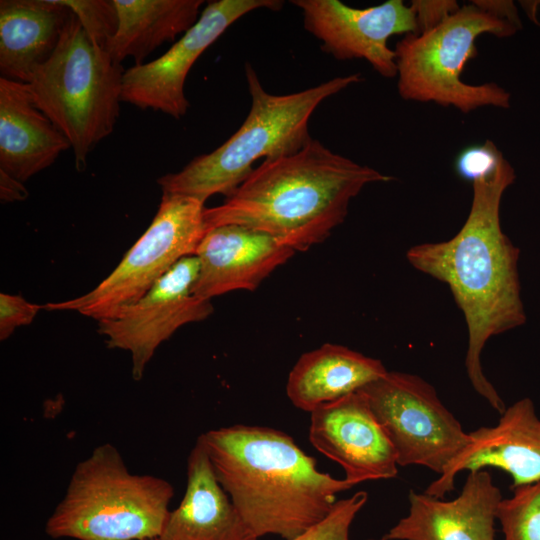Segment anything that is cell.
<instances>
[{
    "instance_id": "6da1fadb",
    "label": "cell",
    "mask_w": 540,
    "mask_h": 540,
    "mask_svg": "<svg viewBox=\"0 0 540 540\" xmlns=\"http://www.w3.org/2000/svg\"><path fill=\"white\" fill-rule=\"evenodd\" d=\"M515 172L503 157L490 173L472 182L468 217L449 240L412 246L408 262L445 284L468 330L465 368L473 389L499 414L506 409L482 369L487 341L526 322L518 270L520 250L502 231L500 205Z\"/></svg>"
},
{
    "instance_id": "7a4b0ae2",
    "label": "cell",
    "mask_w": 540,
    "mask_h": 540,
    "mask_svg": "<svg viewBox=\"0 0 540 540\" xmlns=\"http://www.w3.org/2000/svg\"><path fill=\"white\" fill-rule=\"evenodd\" d=\"M391 180L312 139L293 154L263 160L223 204L205 208V230L239 225L306 251L344 221L366 185Z\"/></svg>"
},
{
    "instance_id": "3957f363",
    "label": "cell",
    "mask_w": 540,
    "mask_h": 540,
    "mask_svg": "<svg viewBox=\"0 0 540 540\" xmlns=\"http://www.w3.org/2000/svg\"><path fill=\"white\" fill-rule=\"evenodd\" d=\"M200 436L217 480L257 538L298 536L353 487L319 471L315 458L280 430L235 424Z\"/></svg>"
},
{
    "instance_id": "277c9868",
    "label": "cell",
    "mask_w": 540,
    "mask_h": 540,
    "mask_svg": "<svg viewBox=\"0 0 540 540\" xmlns=\"http://www.w3.org/2000/svg\"><path fill=\"white\" fill-rule=\"evenodd\" d=\"M251 97L249 113L239 129L221 146L192 159L178 172L157 179L166 194L184 195L204 202L214 194L227 198L261 159L293 154L313 138L309 120L327 98L362 80L359 73L338 76L303 91L285 95L267 92L254 68L245 64Z\"/></svg>"
},
{
    "instance_id": "5b68a950",
    "label": "cell",
    "mask_w": 540,
    "mask_h": 540,
    "mask_svg": "<svg viewBox=\"0 0 540 540\" xmlns=\"http://www.w3.org/2000/svg\"><path fill=\"white\" fill-rule=\"evenodd\" d=\"M174 487L165 479L129 471L119 450L101 444L80 461L45 524L51 538L150 540L170 513Z\"/></svg>"
},
{
    "instance_id": "8992f818",
    "label": "cell",
    "mask_w": 540,
    "mask_h": 540,
    "mask_svg": "<svg viewBox=\"0 0 540 540\" xmlns=\"http://www.w3.org/2000/svg\"><path fill=\"white\" fill-rule=\"evenodd\" d=\"M123 73L72 12L55 52L27 83L38 108L69 140L79 170L115 127Z\"/></svg>"
},
{
    "instance_id": "52a82bcc",
    "label": "cell",
    "mask_w": 540,
    "mask_h": 540,
    "mask_svg": "<svg viewBox=\"0 0 540 540\" xmlns=\"http://www.w3.org/2000/svg\"><path fill=\"white\" fill-rule=\"evenodd\" d=\"M518 30L471 2L433 29L406 34L394 49L398 94L406 101L434 102L462 113L484 106L509 108L511 95L504 88L493 82L467 84L461 74L477 55L480 35L504 38Z\"/></svg>"
},
{
    "instance_id": "ba28073f",
    "label": "cell",
    "mask_w": 540,
    "mask_h": 540,
    "mask_svg": "<svg viewBox=\"0 0 540 540\" xmlns=\"http://www.w3.org/2000/svg\"><path fill=\"white\" fill-rule=\"evenodd\" d=\"M204 202L163 193L150 226L117 267L94 289L77 298L47 303V310H73L97 321L140 299L180 259L195 255L206 233Z\"/></svg>"
},
{
    "instance_id": "9c48e42d",
    "label": "cell",
    "mask_w": 540,
    "mask_h": 540,
    "mask_svg": "<svg viewBox=\"0 0 540 540\" xmlns=\"http://www.w3.org/2000/svg\"><path fill=\"white\" fill-rule=\"evenodd\" d=\"M392 443L398 466H422L441 475L469 443V433L416 374L387 371L360 389Z\"/></svg>"
},
{
    "instance_id": "30bf717a",
    "label": "cell",
    "mask_w": 540,
    "mask_h": 540,
    "mask_svg": "<svg viewBox=\"0 0 540 540\" xmlns=\"http://www.w3.org/2000/svg\"><path fill=\"white\" fill-rule=\"evenodd\" d=\"M199 271L196 255L183 257L140 299L115 316L98 321V333L107 347L130 353L135 381L142 379L159 345L178 328L212 314L211 300L193 293Z\"/></svg>"
},
{
    "instance_id": "8fae6325",
    "label": "cell",
    "mask_w": 540,
    "mask_h": 540,
    "mask_svg": "<svg viewBox=\"0 0 540 540\" xmlns=\"http://www.w3.org/2000/svg\"><path fill=\"white\" fill-rule=\"evenodd\" d=\"M282 6L280 0L209 1L198 21L163 55L124 70L121 100L182 118L190 106L185 81L202 53L244 15L261 8L278 11Z\"/></svg>"
},
{
    "instance_id": "7c38bea8",
    "label": "cell",
    "mask_w": 540,
    "mask_h": 540,
    "mask_svg": "<svg viewBox=\"0 0 540 540\" xmlns=\"http://www.w3.org/2000/svg\"><path fill=\"white\" fill-rule=\"evenodd\" d=\"M303 13L304 28L337 60L364 59L385 78L397 76L391 36L417 33L415 14L402 0L353 8L338 0H293Z\"/></svg>"
},
{
    "instance_id": "4fadbf2b",
    "label": "cell",
    "mask_w": 540,
    "mask_h": 540,
    "mask_svg": "<svg viewBox=\"0 0 540 540\" xmlns=\"http://www.w3.org/2000/svg\"><path fill=\"white\" fill-rule=\"evenodd\" d=\"M309 441L338 463L353 486L397 476L395 449L358 390L310 412Z\"/></svg>"
},
{
    "instance_id": "5bb4252c",
    "label": "cell",
    "mask_w": 540,
    "mask_h": 540,
    "mask_svg": "<svg viewBox=\"0 0 540 540\" xmlns=\"http://www.w3.org/2000/svg\"><path fill=\"white\" fill-rule=\"evenodd\" d=\"M500 415L495 426L469 432V443L424 493L443 498L460 472L488 467L509 474L510 489L540 480V418L533 401L522 398Z\"/></svg>"
},
{
    "instance_id": "9a60e30c",
    "label": "cell",
    "mask_w": 540,
    "mask_h": 540,
    "mask_svg": "<svg viewBox=\"0 0 540 540\" xmlns=\"http://www.w3.org/2000/svg\"><path fill=\"white\" fill-rule=\"evenodd\" d=\"M502 498L485 469L469 472L452 500L410 490L408 515L380 540H495L494 522Z\"/></svg>"
},
{
    "instance_id": "2e32d148",
    "label": "cell",
    "mask_w": 540,
    "mask_h": 540,
    "mask_svg": "<svg viewBox=\"0 0 540 540\" xmlns=\"http://www.w3.org/2000/svg\"><path fill=\"white\" fill-rule=\"evenodd\" d=\"M295 250L273 236L239 225H223L204 234L195 255L200 262L193 293L211 300L235 290L254 291Z\"/></svg>"
},
{
    "instance_id": "e0dca14e",
    "label": "cell",
    "mask_w": 540,
    "mask_h": 540,
    "mask_svg": "<svg viewBox=\"0 0 540 540\" xmlns=\"http://www.w3.org/2000/svg\"><path fill=\"white\" fill-rule=\"evenodd\" d=\"M159 540H257L217 480L199 436L187 459V482Z\"/></svg>"
},
{
    "instance_id": "ac0fdd59",
    "label": "cell",
    "mask_w": 540,
    "mask_h": 540,
    "mask_svg": "<svg viewBox=\"0 0 540 540\" xmlns=\"http://www.w3.org/2000/svg\"><path fill=\"white\" fill-rule=\"evenodd\" d=\"M70 148L36 105L28 84L0 77V170L23 183Z\"/></svg>"
},
{
    "instance_id": "d6986e66",
    "label": "cell",
    "mask_w": 540,
    "mask_h": 540,
    "mask_svg": "<svg viewBox=\"0 0 540 540\" xmlns=\"http://www.w3.org/2000/svg\"><path fill=\"white\" fill-rule=\"evenodd\" d=\"M71 15L61 0H1V77L28 83L55 52Z\"/></svg>"
},
{
    "instance_id": "ffe728a7",
    "label": "cell",
    "mask_w": 540,
    "mask_h": 540,
    "mask_svg": "<svg viewBox=\"0 0 540 540\" xmlns=\"http://www.w3.org/2000/svg\"><path fill=\"white\" fill-rule=\"evenodd\" d=\"M386 373L379 359L343 345L325 343L300 356L289 373L286 393L296 408L310 413L322 404L362 389Z\"/></svg>"
},
{
    "instance_id": "44dd1931",
    "label": "cell",
    "mask_w": 540,
    "mask_h": 540,
    "mask_svg": "<svg viewBox=\"0 0 540 540\" xmlns=\"http://www.w3.org/2000/svg\"><path fill=\"white\" fill-rule=\"evenodd\" d=\"M118 14L116 34L106 46L111 59L132 57L135 65L165 42L188 31L199 19L203 0H113Z\"/></svg>"
},
{
    "instance_id": "7402d4cb",
    "label": "cell",
    "mask_w": 540,
    "mask_h": 540,
    "mask_svg": "<svg viewBox=\"0 0 540 540\" xmlns=\"http://www.w3.org/2000/svg\"><path fill=\"white\" fill-rule=\"evenodd\" d=\"M511 490L496 510L504 540H540V480Z\"/></svg>"
},
{
    "instance_id": "603a6c76",
    "label": "cell",
    "mask_w": 540,
    "mask_h": 540,
    "mask_svg": "<svg viewBox=\"0 0 540 540\" xmlns=\"http://www.w3.org/2000/svg\"><path fill=\"white\" fill-rule=\"evenodd\" d=\"M80 21L89 38L106 50L118 28V14L113 0H61Z\"/></svg>"
},
{
    "instance_id": "cb8c5ba5",
    "label": "cell",
    "mask_w": 540,
    "mask_h": 540,
    "mask_svg": "<svg viewBox=\"0 0 540 540\" xmlns=\"http://www.w3.org/2000/svg\"><path fill=\"white\" fill-rule=\"evenodd\" d=\"M367 500L366 491H358L348 498L337 500L323 520L290 540H350L351 524Z\"/></svg>"
},
{
    "instance_id": "d4e9b609",
    "label": "cell",
    "mask_w": 540,
    "mask_h": 540,
    "mask_svg": "<svg viewBox=\"0 0 540 540\" xmlns=\"http://www.w3.org/2000/svg\"><path fill=\"white\" fill-rule=\"evenodd\" d=\"M502 152L491 141L462 149L454 161V170L463 180L473 182L490 173L503 158Z\"/></svg>"
},
{
    "instance_id": "484cf974",
    "label": "cell",
    "mask_w": 540,
    "mask_h": 540,
    "mask_svg": "<svg viewBox=\"0 0 540 540\" xmlns=\"http://www.w3.org/2000/svg\"><path fill=\"white\" fill-rule=\"evenodd\" d=\"M42 305L33 304L21 295L0 294V340L9 338L16 328L29 325Z\"/></svg>"
},
{
    "instance_id": "4316f807",
    "label": "cell",
    "mask_w": 540,
    "mask_h": 540,
    "mask_svg": "<svg viewBox=\"0 0 540 540\" xmlns=\"http://www.w3.org/2000/svg\"><path fill=\"white\" fill-rule=\"evenodd\" d=\"M410 6L415 14L417 33L435 28L460 8L454 0H415Z\"/></svg>"
},
{
    "instance_id": "83f0119b",
    "label": "cell",
    "mask_w": 540,
    "mask_h": 540,
    "mask_svg": "<svg viewBox=\"0 0 540 540\" xmlns=\"http://www.w3.org/2000/svg\"><path fill=\"white\" fill-rule=\"evenodd\" d=\"M482 10L490 13L498 19L508 22L517 28H522L518 10L512 1H472Z\"/></svg>"
},
{
    "instance_id": "f1b7e54d",
    "label": "cell",
    "mask_w": 540,
    "mask_h": 540,
    "mask_svg": "<svg viewBox=\"0 0 540 540\" xmlns=\"http://www.w3.org/2000/svg\"><path fill=\"white\" fill-rule=\"evenodd\" d=\"M0 196L5 202L24 200L28 192L23 183L0 170Z\"/></svg>"
},
{
    "instance_id": "f546056e",
    "label": "cell",
    "mask_w": 540,
    "mask_h": 540,
    "mask_svg": "<svg viewBox=\"0 0 540 540\" xmlns=\"http://www.w3.org/2000/svg\"><path fill=\"white\" fill-rule=\"evenodd\" d=\"M150 540H159L158 538H155V539H150Z\"/></svg>"
}]
</instances>
